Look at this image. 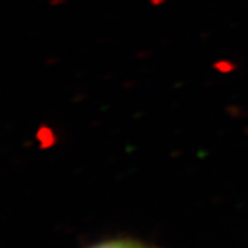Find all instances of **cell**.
Segmentation results:
<instances>
[{
  "label": "cell",
  "instance_id": "cell-1",
  "mask_svg": "<svg viewBox=\"0 0 248 248\" xmlns=\"http://www.w3.org/2000/svg\"><path fill=\"white\" fill-rule=\"evenodd\" d=\"M90 248H145L142 244L133 241V240H109L99 243L97 246Z\"/></svg>",
  "mask_w": 248,
  "mask_h": 248
}]
</instances>
